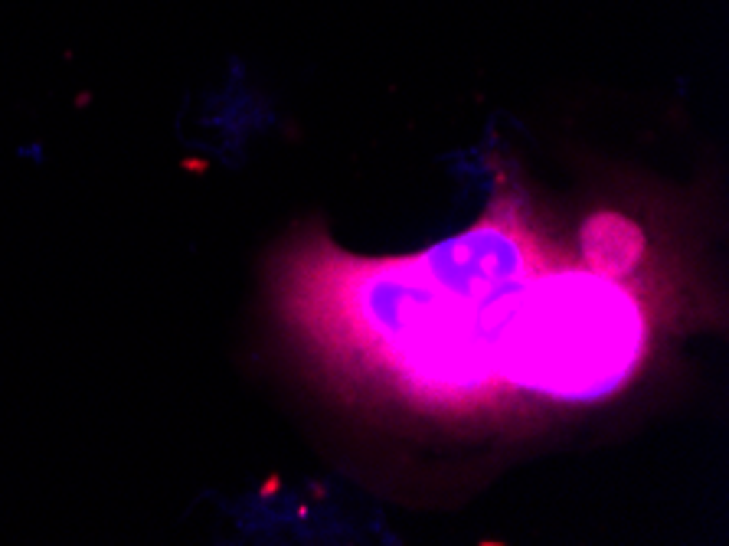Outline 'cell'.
<instances>
[{"mask_svg": "<svg viewBox=\"0 0 729 546\" xmlns=\"http://www.w3.org/2000/svg\"><path fill=\"white\" fill-rule=\"evenodd\" d=\"M585 278L497 210L409 259H327L308 275V324L334 350L422 402L500 390L546 396L553 343Z\"/></svg>", "mask_w": 729, "mask_h": 546, "instance_id": "6da1fadb", "label": "cell"}, {"mask_svg": "<svg viewBox=\"0 0 729 546\" xmlns=\"http://www.w3.org/2000/svg\"><path fill=\"white\" fill-rule=\"evenodd\" d=\"M644 252L641 233L625 216H592L582 226V262L612 278H628Z\"/></svg>", "mask_w": 729, "mask_h": 546, "instance_id": "7a4b0ae2", "label": "cell"}]
</instances>
